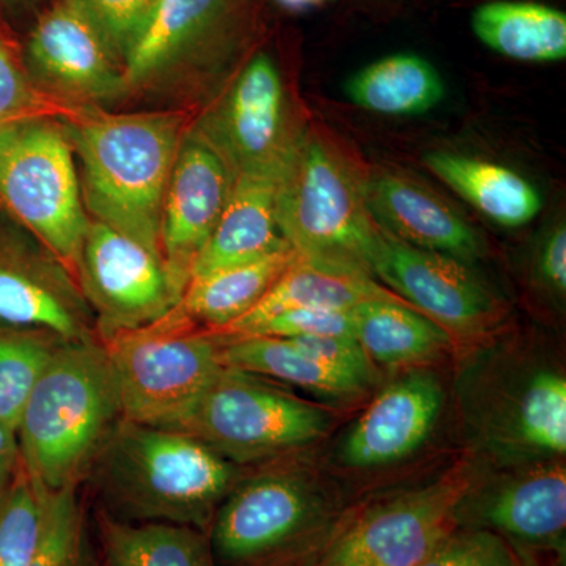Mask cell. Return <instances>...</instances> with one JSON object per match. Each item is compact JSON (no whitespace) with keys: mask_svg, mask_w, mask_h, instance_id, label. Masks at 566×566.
<instances>
[{"mask_svg":"<svg viewBox=\"0 0 566 566\" xmlns=\"http://www.w3.org/2000/svg\"><path fill=\"white\" fill-rule=\"evenodd\" d=\"M61 118L73 144L82 202L91 219L163 260L164 193L189 125L186 115L87 107Z\"/></svg>","mask_w":566,"mask_h":566,"instance_id":"obj_1","label":"cell"},{"mask_svg":"<svg viewBox=\"0 0 566 566\" xmlns=\"http://www.w3.org/2000/svg\"><path fill=\"white\" fill-rule=\"evenodd\" d=\"M237 479V464L186 431L123 419L85 480L93 483L99 512L115 520L208 534Z\"/></svg>","mask_w":566,"mask_h":566,"instance_id":"obj_2","label":"cell"},{"mask_svg":"<svg viewBox=\"0 0 566 566\" xmlns=\"http://www.w3.org/2000/svg\"><path fill=\"white\" fill-rule=\"evenodd\" d=\"M122 420L106 346L63 342L22 409L17 427L22 464L50 493L80 488Z\"/></svg>","mask_w":566,"mask_h":566,"instance_id":"obj_3","label":"cell"},{"mask_svg":"<svg viewBox=\"0 0 566 566\" xmlns=\"http://www.w3.org/2000/svg\"><path fill=\"white\" fill-rule=\"evenodd\" d=\"M256 0H159L126 55L129 96H182L233 69L259 36Z\"/></svg>","mask_w":566,"mask_h":566,"instance_id":"obj_4","label":"cell"},{"mask_svg":"<svg viewBox=\"0 0 566 566\" xmlns=\"http://www.w3.org/2000/svg\"><path fill=\"white\" fill-rule=\"evenodd\" d=\"M277 222L296 255L368 271L378 226L368 210L365 177L319 133L303 129L294 145L279 178Z\"/></svg>","mask_w":566,"mask_h":566,"instance_id":"obj_5","label":"cell"},{"mask_svg":"<svg viewBox=\"0 0 566 566\" xmlns=\"http://www.w3.org/2000/svg\"><path fill=\"white\" fill-rule=\"evenodd\" d=\"M0 210L76 275L92 219L82 202L73 144L57 115L0 126Z\"/></svg>","mask_w":566,"mask_h":566,"instance_id":"obj_6","label":"cell"},{"mask_svg":"<svg viewBox=\"0 0 566 566\" xmlns=\"http://www.w3.org/2000/svg\"><path fill=\"white\" fill-rule=\"evenodd\" d=\"M327 427L329 415L319 406L286 392L271 379L223 365L170 428L243 465L311 444Z\"/></svg>","mask_w":566,"mask_h":566,"instance_id":"obj_7","label":"cell"},{"mask_svg":"<svg viewBox=\"0 0 566 566\" xmlns=\"http://www.w3.org/2000/svg\"><path fill=\"white\" fill-rule=\"evenodd\" d=\"M120 392L123 419L174 427L223 367L221 338L180 308L103 342Z\"/></svg>","mask_w":566,"mask_h":566,"instance_id":"obj_8","label":"cell"},{"mask_svg":"<svg viewBox=\"0 0 566 566\" xmlns=\"http://www.w3.org/2000/svg\"><path fill=\"white\" fill-rule=\"evenodd\" d=\"M238 175L281 177L303 129L294 125L281 71L256 52L191 123Z\"/></svg>","mask_w":566,"mask_h":566,"instance_id":"obj_9","label":"cell"},{"mask_svg":"<svg viewBox=\"0 0 566 566\" xmlns=\"http://www.w3.org/2000/svg\"><path fill=\"white\" fill-rule=\"evenodd\" d=\"M21 54L33 84L71 109H107L129 98L123 63L81 0H52Z\"/></svg>","mask_w":566,"mask_h":566,"instance_id":"obj_10","label":"cell"},{"mask_svg":"<svg viewBox=\"0 0 566 566\" xmlns=\"http://www.w3.org/2000/svg\"><path fill=\"white\" fill-rule=\"evenodd\" d=\"M76 279L102 342L158 322L180 304L185 293L159 256L93 219Z\"/></svg>","mask_w":566,"mask_h":566,"instance_id":"obj_11","label":"cell"},{"mask_svg":"<svg viewBox=\"0 0 566 566\" xmlns=\"http://www.w3.org/2000/svg\"><path fill=\"white\" fill-rule=\"evenodd\" d=\"M0 324L48 331L65 342L99 340L76 275L2 210Z\"/></svg>","mask_w":566,"mask_h":566,"instance_id":"obj_12","label":"cell"},{"mask_svg":"<svg viewBox=\"0 0 566 566\" xmlns=\"http://www.w3.org/2000/svg\"><path fill=\"white\" fill-rule=\"evenodd\" d=\"M318 501L303 475L266 471L238 482L216 513L208 538L216 564L259 566L312 526Z\"/></svg>","mask_w":566,"mask_h":566,"instance_id":"obj_13","label":"cell"},{"mask_svg":"<svg viewBox=\"0 0 566 566\" xmlns=\"http://www.w3.org/2000/svg\"><path fill=\"white\" fill-rule=\"evenodd\" d=\"M471 491L465 475L446 476L371 510L354 524L326 566H417L460 520Z\"/></svg>","mask_w":566,"mask_h":566,"instance_id":"obj_14","label":"cell"},{"mask_svg":"<svg viewBox=\"0 0 566 566\" xmlns=\"http://www.w3.org/2000/svg\"><path fill=\"white\" fill-rule=\"evenodd\" d=\"M368 271L450 334L472 337L493 323V294L453 256L406 244L378 227Z\"/></svg>","mask_w":566,"mask_h":566,"instance_id":"obj_15","label":"cell"},{"mask_svg":"<svg viewBox=\"0 0 566 566\" xmlns=\"http://www.w3.org/2000/svg\"><path fill=\"white\" fill-rule=\"evenodd\" d=\"M234 178L229 164L189 123L161 211L163 260L181 289L191 281L193 263L221 219Z\"/></svg>","mask_w":566,"mask_h":566,"instance_id":"obj_16","label":"cell"},{"mask_svg":"<svg viewBox=\"0 0 566 566\" xmlns=\"http://www.w3.org/2000/svg\"><path fill=\"white\" fill-rule=\"evenodd\" d=\"M444 392L430 371H412L387 386L353 424L342 461L370 469L411 455L433 430Z\"/></svg>","mask_w":566,"mask_h":566,"instance_id":"obj_17","label":"cell"},{"mask_svg":"<svg viewBox=\"0 0 566 566\" xmlns=\"http://www.w3.org/2000/svg\"><path fill=\"white\" fill-rule=\"evenodd\" d=\"M365 193L376 226L397 240L461 262L482 255L474 227L420 182L385 170L365 178Z\"/></svg>","mask_w":566,"mask_h":566,"instance_id":"obj_18","label":"cell"},{"mask_svg":"<svg viewBox=\"0 0 566 566\" xmlns=\"http://www.w3.org/2000/svg\"><path fill=\"white\" fill-rule=\"evenodd\" d=\"M279 178L252 174L234 178L229 202L193 263L191 279L292 249L279 229Z\"/></svg>","mask_w":566,"mask_h":566,"instance_id":"obj_19","label":"cell"},{"mask_svg":"<svg viewBox=\"0 0 566 566\" xmlns=\"http://www.w3.org/2000/svg\"><path fill=\"white\" fill-rule=\"evenodd\" d=\"M401 301L382 289L374 275L353 264L296 255L249 314L212 333L223 337L243 334L253 324L293 308H353L364 301Z\"/></svg>","mask_w":566,"mask_h":566,"instance_id":"obj_20","label":"cell"},{"mask_svg":"<svg viewBox=\"0 0 566 566\" xmlns=\"http://www.w3.org/2000/svg\"><path fill=\"white\" fill-rule=\"evenodd\" d=\"M479 521L488 531L528 546H564L566 471L564 465L538 469L499 488L483 502Z\"/></svg>","mask_w":566,"mask_h":566,"instance_id":"obj_21","label":"cell"},{"mask_svg":"<svg viewBox=\"0 0 566 566\" xmlns=\"http://www.w3.org/2000/svg\"><path fill=\"white\" fill-rule=\"evenodd\" d=\"M424 166L499 226L517 229L534 221L542 210L538 189L502 164L460 153L431 151L424 155Z\"/></svg>","mask_w":566,"mask_h":566,"instance_id":"obj_22","label":"cell"},{"mask_svg":"<svg viewBox=\"0 0 566 566\" xmlns=\"http://www.w3.org/2000/svg\"><path fill=\"white\" fill-rule=\"evenodd\" d=\"M472 31L491 51L513 61L546 63L565 61V11L527 2L493 0L476 7Z\"/></svg>","mask_w":566,"mask_h":566,"instance_id":"obj_23","label":"cell"},{"mask_svg":"<svg viewBox=\"0 0 566 566\" xmlns=\"http://www.w3.org/2000/svg\"><path fill=\"white\" fill-rule=\"evenodd\" d=\"M294 259L293 249H283L255 262L193 277L177 307L205 329H226L263 300Z\"/></svg>","mask_w":566,"mask_h":566,"instance_id":"obj_24","label":"cell"},{"mask_svg":"<svg viewBox=\"0 0 566 566\" xmlns=\"http://www.w3.org/2000/svg\"><path fill=\"white\" fill-rule=\"evenodd\" d=\"M352 311L357 342L386 367L427 363L452 345L449 331L403 301H364Z\"/></svg>","mask_w":566,"mask_h":566,"instance_id":"obj_25","label":"cell"},{"mask_svg":"<svg viewBox=\"0 0 566 566\" xmlns=\"http://www.w3.org/2000/svg\"><path fill=\"white\" fill-rule=\"evenodd\" d=\"M349 102L392 117L427 114L444 99L439 71L422 55L398 52L354 73L345 84Z\"/></svg>","mask_w":566,"mask_h":566,"instance_id":"obj_26","label":"cell"},{"mask_svg":"<svg viewBox=\"0 0 566 566\" xmlns=\"http://www.w3.org/2000/svg\"><path fill=\"white\" fill-rule=\"evenodd\" d=\"M106 566H218L207 532L169 523H128L96 512Z\"/></svg>","mask_w":566,"mask_h":566,"instance_id":"obj_27","label":"cell"},{"mask_svg":"<svg viewBox=\"0 0 566 566\" xmlns=\"http://www.w3.org/2000/svg\"><path fill=\"white\" fill-rule=\"evenodd\" d=\"M219 338H221V360L226 367L238 368L271 381L286 382V385L327 395V397H352L365 389L359 382L312 359L286 338L262 337V335H252V337L219 335Z\"/></svg>","mask_w":566,"mask_h":566,"instance_id":"obj_28","label":"cell"},{"mask_svg":"<svg viewBox=\"0 0 566 566\" xmlns=\"http://www.w3.org/2000/svg\"><path fill=\"white\" fill-rule=\"evenodd\" d=\"M63 342L48 331L0 324V422L17 430L36 379Z\"/></svg>","mask_w":566,"mask_h":566,"instance_id":"obj_29","label":"cell"},{"mask_svg":"<svg viewBox=\"0 0 566 566\" xmlns=\"http://www.w3.org/2000/svg\"><path fill=\"white\" fill-rule=\"evenodd\" d=\"M517 441L536 452L565 455L566 379L556 371H539L524 387L515 409Z\"/></svg>","mask_w":566,"mask_h":566,"instance_id":"obj_30","label":"cell"},{"mask_svg":"<svg viewBox=\"0 0 566 566\" xmlns=\"http://www.w3.org/2000/svg\"><path fill=\"white\" fill-rule=\"evenodd\" d=\"M31 566H99L80 488L51 493L43 538Z\"/></svg>","mask_w":566,"mask_h":566,"instance_id":"obj_31","label":"cell"},{"mask_svg":"<svg viewBox=\"0 0 566 566\" xmlns=\"http://www.w3.org/2000/svg\"><path fill=\"white\" fill-rule=\"evenodd\" d=\"M50 491L28 471L0 506V566H31L46 524Z\"/></svg>","mask_w":566,"mask_h":566,"instance_id":"obj_32","label":"cell"},{"mask_svg":"<svg viewBox=\"0 0 566 566\" xmlns=\"http://www.w3.org/2000/svg\"><path fill=\"white\" fill-rule=\"evenodd\" d=\"M74 111L54 102L33 84L20 48L0 29V126L35 115L66 117Z\"/></svg>","mask_w":566,"mask_h":566,"instance_id":"obj_33","label":"cell"},{"mask_svg":"<svg viewBox=\"0 0 566 566\" xmlns=\"http://www.w3.org/2000/svg\"><path fill=\"white\" fill-rule=\"evenodd\" d=\"M252 335L279 338L324 337V335L356 337V329H354L352 308H293L253 324L243 334L234 337H252Z\"/></svg>","mask_w":566,"mask_h":566,"instance_id":"obj_34","label":"cell"},{"mask_svg":"<svg viewBox=\"0 0 566 566\" xmlns=\"http://www.w3.org/2000/svg\"><path fill=\"white\" fill-rule=\"evenodd\" d=\"M417 566H516L504 538L488 528L450 532Z\"/></svg>","mask_w":566,"mask_h":566,"instance_id":"obj_35","label":"cell"},{"mask_svg":"<svg viewBox=\"0 0 566 566\" xmlns=\"http://www.w3.org/2000/svg\"><path fill=\"white\" fill-rule=\"evenodd\" d=\"M122 63L159 0H81Z\"/></svg>","mask_w":566,"mask_h":566,"instance_id":"obj_36","label":"cell"},{"mask_svg":"<svg viewBox=\"0 0 566 566\" xmlns=\"http://www.w3.org/2000/svg\"><path fill=\"white\" fill-rule=\"evenodd\" d=\"M301 352L318 360L324 367L367 387L374 379L371 359L364 352L356 337L345 335H324V337L286 338Z\"/></svg>","mask_w":566,"mask_h":566,"instance_id":"obj_37","label":"cell"},{"mask_svg":"<svg viewBox=\"0 0 566 566\" xmlns=\"http://www.w3.org/2000/svg\"><path fill=\"white\" fill-rule=\"evenodd\" d=\"M536 273L557 297L566 293V227L558 222L543 238L536 253Z\"/></svg>","mask_w":566,"mask_h":566,"instance_id":"obj_38","label":"cell"},{"mask_svg":"<svg viewBox=\"0 0 566 566\" xmlns=\"http://www.w3.org/2000/svg\"><path fill=\"white\" fill-rule=\"evenodd\" d=\"M22 471L24 464L17 430L0 422V506L6 504Z\"/></svg>","mask_w":566,"mask_h":566,"instance_id":"obj_39","label":"cell"},{"mask_svg":"<svg viewBox=\"0 0 566 566\" xmlns=\"http://www.w3.org/2000/svg\"><path fill=\"white\" fill-rule=\"evenodd\" d=\"M282 7L290 10H307L312 7L323 6V3L329 2V0H277Z\"/></svg>","mask_w":566,"mask_h":566,"instance_id":"obj_40","label":"cell"},{"mask_svg":"<svg viewBox=\"0 0 566 566\" xmlns=\"http://www.w3.org/2000/svg\"><path fill=\"white\" fill-rule=\"evenodd\" d=\"M9 2H13V3H33V2H39V0H9Z\"/></svg>","mask_w":566,"mask_h":566,"instance_id":"obj_41","label":"cell"}]
</instances>
